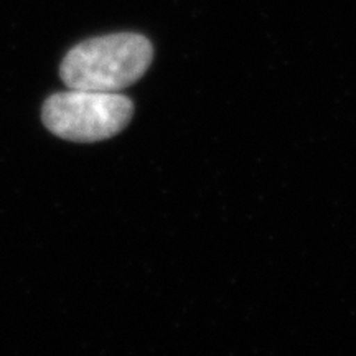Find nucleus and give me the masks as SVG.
Masks as SVG:
<instances>
[{"label": "nucleus", "mask_w": 356, "mask_h": 356, "mask_svg": "<svg viewBox=\"0 0 356 356\" xmlns=\"http://www.w3.org/2000/svg\"><path fill=\"white\" fill-rule=\"evenodd\" d=\"M152 58V43L142 35H106L66 53L60 76L68 89L119 92L144 76Z\"/></svg>", "instance_id": "nucleus-1"}, {"label": "nucleus", "mask_w": 356, "mask_h": 356, "mask_svg": "<svg viewBox=\"0 0 356 356\" xmlns=\"http://www.w3.org/2000/svg\"><path fill=\"white\" fill-rule=\"evenodd\" d=\"M132 101L119 92L70 89L44 101L42 119L50 132L71 142H99L127 127Z\"/></svg>", "instance_id": "nucleus-2"}]
</instances>
